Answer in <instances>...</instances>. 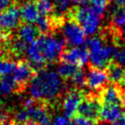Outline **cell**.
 <instances>
[{
	"label": "cell",
	"mask_w": 125,
	"mask_h": 125,
	"mask_svg": "<svg viewBox=\"0 0 125 125\" xmlns=\"http://www.w3.org/2000/svg\"><path fill=\"white\" fill-rule=\"evenodd\" d=\"M70 125H95V122L80 115H74L73 117H71Z\"/></svg>",
	"instance_id": "obj_24"
},
{
	"label": "cell",
	"mask_w": 125,
	"mask_h": 125,
	"mask_svg": "<svg viewBox=\"0 0 125 125\" xmlns=\"http://www.w3.org/2000/svg\"><path fill=\"white\" fill-rule=\"evenodd\" d=\"M70 80L75 88H78V89H80L86 85V76L84 74L83 70H81L80 68H79V70H77Z\"/></svg>",
	"instance_id": "obj_22"
},
{
	"label": "cell",
	"mask_w": 125,
	"mask_h": 125,
	"mask_svg": "<svg viewBox=\"0 0 125 125\" xmlns=\"http://www.w3.org/2000/svg\"><path fill=\"white\" fill-rule=\"evenodd\" d=\"M4 48H5V43H4L2 40H1V38H0V54H2L4 50Z\"/></svg>",
	"instance_id": "obj_32"
},
{
	"label": "cell",
	"mask_w": 125,
	"mask_h": 125,
	"mask_svg": "<svg viewBox=\"0 0 125 125\" xmlns=\"http://www.w3.org/2000/svg\"><path fill=\"white\" fill-rule=\"evenodd\" d=\"M115 2L117 4V6H124V3H125V0H115Z\"/></svg>",
	"instance_id": "obj_33"
},
{
	"label": "cell",
	"mask_w": 125,
	"mask_h": 125,
	"mask_svg": "<svg viewBox=\"0 0 125 125\" xmlns=\"http://www.w3.org/2000/svg\"><path fill=\"white\" fill-rule=\"evenodd\" d=\"M79 68L80 67L71 64V63L61 62L58 68V73L60 78H62L64 80H68V79L72 78L73 75L79 70Z\"/></svg>",
	"instance_id": "obj_18"
},
{
	"label": "cell",
	"mask_w": 125,
	"mask_h": 125,
	"mask_svg": "<svg viewBox=\"0 0 125 125\" xmlns=\"http://www.w3.org/2000/svg\"><path fill=\"white\" fill-rule=\"evenodd\" d=\"M85 47L90 53V67L101 70L106 69L110 65L118 48L114 44L103 45V40L101 37L88 38Z\"/></svg>",
	"instance_id": "obj_2"
},
{
	"label": "cell",
	"mask_w": 125,
	"mask_h": 125,
	"mask_svg": "<svg viewBox=\"0 0 125 125\" xmlns=\"http://www.w3.org/2000/svg\"><path fill=\"white\" fill-rule=\"evenodd\" d=\"M109 81L110 80L106 70L90 67V70L86 75V86L90 90H93L94 93H99L107 86Z\"/></svg>",
	"instance_id": "obj_10"
},
{
	"label": "cell",
	"mask_w": 125,
	"mask_h": 125,
	"mask_svg": "<svg viewBox=\"0 0 125 125\" xmlns=\"http://www.w3.org/2000/svg\"><path fill=\"white\" fill-rule=\"evenodd\" d=\"M75 7H83L87 6L89 0H70Z\"/></svg>",
	"instance_id": "obj_29"
},
{
	"label": "cell",
	"mask_w": 125,
	"mask_h": 125,
	"mask_svg": "<svg viewBox=\"0 0 125 125\" xmlns=\"http://www.w3.org/2000/svg\"><path fill=\"white\" fill-rule=\"evenodd\" d=\"M20 19V9L16 4L10 5L0 12V31L10 33L19 26Z\"/></svg>",
	"instance_id": "obj_7"
},
{
	"label": "cell",
	"mask_w": 125,
	"mask_h": 125,
	"mask_svg": "<svg viewBox=\"0 0 125 125\" xmlns=\"http://www.w3.org/2000/svg\"><path fill=\"white\" fill-rule=\"evenodd\" d=\"M38 40L41 46V51L47 64L53 63L59 59L62 51L65 49L66 41L64 38L55 37L51 34L40 35Z\"/></svg>",
	"instance_id": "obj_3"
},
{
	"label": "cell",
	"mask_w": 125,
	"mask_h": 125,
	"mask_svg": "<svg viewBox=\"0 0 125 125\" xmlns=\"http://www.w3.org/2000/svg\"><path fill=\"white\" fill-rule=\"evenodd\" d=\"M37 70L28 60H19L17 62V66L13 70V78L18 85V93H21L28 87L29 82L37 75Z\"/></svg>",
	"instance_id": "obj_5"
},
{
	"label": "cell",
	"mask_w": 125,
	"mask_h": 125,
	"mask_svg": "<svg viewBox=\"0 0 125 125\" xmlns=\"http://www.w3.org/2000/svg\"><path fill=\"white\" fill-rule=\"evenodd\" d=\"M63 38L67 44L72 47H79L85 41V32L82 27L74 20L66 18L63 26L61 27Z\"/></svg>",
	"instance_id": "obj_6"
},
{
	"label": "cell",
	"mask_w": 125,
	"mask_h": 125,
	"mask_svg": "<svg viewBox=\"0 0 125 125\" xmlns=\"http://www.w3.org/2000/svg\"><path fill=\"white\" fill-rule=\"evenodd\" d=\"M92 6L97 8H101V9H103L105 10L106 7L109 6V4L111 2V0H90Z\"/></svg>",
	"instance_id": "obj_25"
},
{
	"label": "cell",
	"mask_w": 125,
	"mask_h": 125,
	"mask_svg": "<svg viewBox=\"0 0 125 125\" xmlns=\"http://www.w3.org/2000/svg\"><path fill=\"white\" fill-rule=\"evenodd\" d=\"M122 106L116 104H104L102 105L100 115V121L103 122L113 123L122 117Z\"/></svg>",
	"instance_id": "obj_12"
},
{
	"label": "cell",
	"mask_w": 125,
	"mask_h": 125,
	"mask_svg": "<svg viewBox=\"0 0 125 125\" xmlns=\"http://www.w3.org/2000/svg\"><path fill=\"white\" fill-rule=\"evenodd\" d=\"M113 59L115 63L125 68V43H122L118 46Z\"/></svg>",
	"instance_id": "obj_23"
},
{
	"label": "cell",
	"mask_w": 125,
	"mask_h": 125,
	"mask_svg": "<svg viewBox=\"0 0 125 125\" xmlns=\"http://www.w3.org/2000/svg\"><path fill=\"white\" fill-rule=\"evenodd\" d=\"M84 95L85 93L78 88L71 89L67 92L62 104L63 111L67 118H71L75 115L79 105L83 100Z\"/></svg>",
	"instance_id": "obj_11"
},
{
	"label": "cell",
	"mask_w": 125,
	"mask_h": 125,
	"mask_svg": "<svg viewBox=\"0 0 125 125\" xmlns=\"http://www.w3.org/2000/svg\"><path fill=\"white\" fill-rule=\"evenodd\" d=\"M101 107L102 104L98 93H85L83 100L77 109V113L96 123L100 121Z\"/></svg>",
	"instance_id": "obj_4"
},
{
	"label": "cell",
	"mask_w": 125,
	"mask_h": 125,
	"mask_svg": "<svg viewBox=\"0 0 125 125\" xmlns=\"http://www.w3.org/2000/svg\"><path fill=\"white\" fill-rule=\"evenodd\" d=\"M11 4V0H0V12L7 9Z\"/></svg>",
	"instance_id": "obj_27"
},
{
	"label": "cell",
	"mask_w": 125,
	"mask_h": 125,
	"mask_svg": "<svg viewBox=\"0 0 125 125\" xmlns=\"http://www.w3.org/2000/svg\"><path fill=\"white\" fill-rule=\"evenodd\" d=\"M124 9H125V3H124Z\"/></svg>",
	"instance_id": "obj_36"
},
{
	"label": "cell",
	"mask_w": 125,
	"mask_h": 125,
	"mask_svg": "<svg viewBox=\"0 0 125 125\" xmlns=\"http://www.w3.org/2000/svg\"><path fill=\"white\" fill-rule=\"evenodd\" d=\"M27 2H33V3H36V2H38L39 0H26Z\"/></svg>",
	"instance_id": "obj_35"
},
{
	"label": "cell",
	"mask_w": 125,
	"mask_h": 125,
	"mask_svg": "<svg viewBox=\"0 0 125 125\" xmlns=\"http://www.w3.org/2000/svg\"><path fill=\"white\" fill-rule=\"evenodd\" d=\"M40 17L37 4L33 2H26L20 7V18L23 23H36Z\"/></svg>",
	"instance_id": "obj_13"
},
{
	"label": "cell",
	"mask_w": 125,
	"mask_h": 125,
	"mask_svg": "<svg viewBox=\"0 0 125 125\" xmlns=\"http://www.w3.org/2000/svg\"><path fill=\"white\" fill-rule=\"evenodd\" d=\"M17 66V62L12 60L11 58L8 57H0V77L9 75L13 72L15 68Z\"/></svg>",
	"instance_id": "obj_19"
},
{
	"label": "cell",
	"mask_w": 125,
	"mask_h": 125,
	"mask_svg": "<svg viewBox=\"0 0 125 125\" xmlns=\"http://www.w3.org/2000/svg\"><path fill=\"white\" fill-rule=\"evenodd\" d=\"M37 7L40 16L49 17L54 11V2L53 0H39L37 3Z\"/></svg>",
	"instance_id": "obj_21"
},
{
	"label": "cell",
	"mask_w": 125,
	"mask_h": 125,
	"mask_svg": "<svg viewBox=\"0 0 125 125\" xmlns=\"http://www.w3.org/2000/svg\"><path fill=\"white\" fill-rule=\"evenodd\" d=\"M109 80L112 84L122 85L125 83V68L120 66L115 62H111L106 68Z\"/></svg>",
	"instance_id": "obj_15"
},
{
	"label": "cell",
	"mask_w": 125,
	"mask_h": 125,
	"mask_svg": "<svg viewBox=\"0 0 125 125\" xmlns=\"http://www.w3.org/2000/svg\"><path fill=\"white\" fill-rule=\"evenodd\" d=\"M112 125H125V115H122L119 120H117L115 122H113Z\"/></svg>",
	"instance_id": "obj_31"
},
{
	"label": "cell",
	"mask_w": 125,
	"mask_h": 125,
	"mask_svg": "<svg viewBox=\"0 0 125 125\" xmlns=\"http://www.w3.org/2000/svg\"><path fill=\"white\" fill-rule=\"evenodd\" d=\"M12 92L18 93V85L15 81L13 76L6 75L0 79V94L6 96Z\"/></svg>",
	"instance_id": "obj_17"
},
{
	"label": "cell",
	"mask_w": 125,
	"mask_h": 125,
	"mask_svg": "<svg viewBox=\"0 0 125 125\" xmlns=\"http://www.w3.org/2000/svg\"><path fill=\"white\" fill-rule=\"evenodd\" d=\"M7 121V113L3 109L2 105L0 104V123Z\"/></svg>",
	"instance_id": "obj_28"
},
{
	"label": "cell",
	"mask_w": 125,
	"mask_h": 125,
	"mask_svg": "<svg viewBox=\"0 0 125 125\" xmlns=\"http://www.w3.org/2000/svg\"><path fill=\"white\" fill-rule=\"evenodd\" d=\"M102 16L103 15H101L93 6L91 7L90 14L89 15L87 19L85 20V22L81 26L86 35L91 36L96 33V31L99 28V26H100L101 18Z\"/></svg>",
	"instance_id": "obj_14"
},
{
	"label": "cell",
	"mask_w": 125,
	"mask_h": 125,
	"mask_svg": "<svg viewBox=\"0 0 125 125\" xmlns=\"http://www.w3.org/2000/svg\"><path fill=\"white\" fill-rule=\"evenodd\" d=\"M38 28H36L31 24L23 23L18 28V38H21L23 41H25L27 44H31L32 42L36 40L38 38Z\"/></svg>",
	"instance_id": "obj_16"
},
{
	"label": "cell",
	"mask_w": 125,
	"mask_h": 125,
	"mask_svg": "<svg viewBox=\"0 0 125 125\" xmlns=\"http://www.w3.org/2000/svg\"><path fill=\"white\" fill-rule=\"evenodd\" d=\"M112 23L111 24L117 27L121 28L125 24V9L121 7V6L116 7L113 9L112 12Z\"/></svg>",
	"instance_id": "obj_20"
},
{
	"label": "cell",
	"mask_w": 125,
	"mask_h": 125,
	"mask_svg": "<svg viewBox=\"0 0 125 125\" xmlns=\"http://www.w3.org/2000/svg\"><path fill=\"white\" fill-rule=\"evenodd\" d=\"M63 90H65V85L55 71L41 70L30 82L32 98L45 102L54 100Z\"/></svg>",
	"instance_id": "obj_1"
},
{
	"label": "cell",
	"mask_w": 125,
	"mask_h": 125,
	"mask_svg": "<svg viewBox=\"0 0 125 125\" xmlns=\"http://www.w3.org/2000/svg\"><path fill=\"white\" fill-rule=\"evenodd\" d=\"M0 125H12V122L6 121V122H2V123H0Z\"/></svg>",
	"instance_id": "obj_34"
},
{
	"label": "cell",
	"mask_w": 125,
	"mask_h": 125,
	"mask_svg": "<svg viewBox=\"0 0 125 125\" xmlns=\"http://www.w3.org/2000/svg\"><path fill=\"white\" fill-rule=\"evenodd\" d=\"M90 60V53L86 47H73L64 49L59 57L60 62H68L78 67H82Z\"/></svg>",
	"instance_id": "obj_9"
},
{
	"label": "cell",
	"mask_w": 125,
	"mask_h": 125,
	"mask_svg": "<svg viewBox=\"0 0 125 125\" xmlns=\"http://www.w3.org/2000/svg\"><path fill=\"white\" fill-rule=\"evenodd\" d=\"M68 124V120L65 117H58L55 121L49 125H67Z\"/></svg>",
	"instance_id": "obj_26"
},
{
	"label": "cell",
	"mask_w": 125,
	"mask_h": 125,
	"mask_svg": "<svg viewBox=\"0 0 125 125\" xmlns=\"http://www.w3.org/2000/svg\"><path fill=\"white\" fill-rule=\"evenodd\" d=\"M101 104H116L125 106V92L120 85H107L98 93Z\"/></svg>",
	"instance_id": "obj_8"
},
{
	"label": "cell",
	"mask_w": 125,
	"mask_h": 125,
	"mask_svg": "<svg viewBox=\"0 0 125 125\" xmlns=\"http://www.w3.org/2000/svg\"><path fill=\"white\" fill-rule=\"evenodd\" d=\"M119 33H120V38L122 43H125V24L119 28Z\"/></svg>",
	"instance_id": "obj_30"
}]
</instances>
